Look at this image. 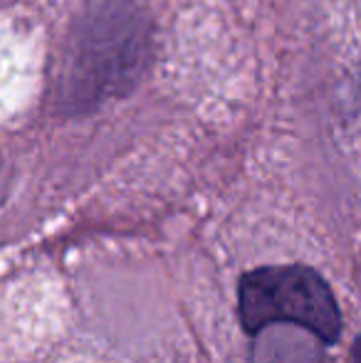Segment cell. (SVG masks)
Returning a JSON list of instances; mask_svg holds the SVG:
<instances>
[{"mask_svg": "<svg viewBox=\"0 0 361 363\" xmlns=\"http://www.w3.org/2000/svg\"><path fill=\"white\" fill-rule=\"evenodd\" d=\"M149 60V23L134 0H94L72 38L67 94L99 99L134 86Z\"/></svg>", "mask_w": 361, "mask_h": 363, "instance_id": "1", "label": "cell"}, {"mask_svg": "<svg viewBox=\"0 0 361 363\" xmlns=\"http://www.w3.org/2000/svg\"><path fill=\"white\" fill-rule=\"evenodd\" d=\"M238 314L248 334H260L272 324H294L322 344L337 341L342 329L337 299L314 269L260 267L243 274L238 284Z\"/></svg>", "mask_w": 361, "mask_h": 363, "instance_id": "2", "label": "cell"}, {"mask_svg": "<svg viewBox=\"0 0 361 363\" xmlns=\"http://www.w3.org/2000/svg\"><path fill=\"white\" fill-rule=\"evenodd\" d=\"M322 341L294 324H272L255 334L250 363H322Z\"/></svg>", "mask_w": 361, "mask_h": 363, "instance_id": "3", "label": "cell"}, {"mask_svg": "<svg viewBox=\"0 0 361 363\" xmlns=\"http://www.w3.org/2000/svg\"><path fill=\"white\" fill-rule=\"evenodd\" d=\"M352 359L354 363H361V336L357 341H354V349H352Z\"/></svg>", "mask_w": 361, "mask_h": 363, "instance_id": "4", "label": "cell"}]
</instances>
